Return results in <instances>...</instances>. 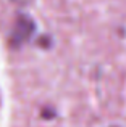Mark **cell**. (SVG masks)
<instances>
[{
  "label": "cell",
  "instance_id": "6da1fadb",
  "mask_svg": "<svg viewBox=\"0 0 126 127\" xmlns=\"http://www.w3.org/2000/svg\"><path fill=\"white\" fill-rule=\"evenodd\" d=\"M29 28H32V24H31V21H28V19L18 23L16 31H15V34H13V39H15L16 43H21L24 39H28V35L31 34V31H32V29H29Z\"/></svg>",
  "mask_w": 126,
  "mask_h": 127
}]
</instances>
